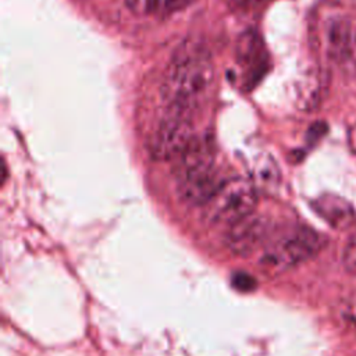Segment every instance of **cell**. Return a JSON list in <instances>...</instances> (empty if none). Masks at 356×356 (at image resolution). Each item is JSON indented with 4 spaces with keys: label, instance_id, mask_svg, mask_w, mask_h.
I'll return each instance as SVG.
<instances>
[{
    "label": "cell",
    "instance_id": "6da1fadb",
    "mask_svg": "<svg viewBox=\"0 0 356 356\" xmlns=\"http://www.w3.org/2000/svg\"><path fill=\"white\" fill-rule=\"evenodd\" d=\"M213 81L214 65L209 53L197 46H182L167 68L161 93L167 107L193 113Z\"/></svg>",
    "mask_w": 356,
    "mask_h": 356
},
{
    "label": "cell",
    "instance_id": "7a4b0ae2",
    "mask_svg": "<svg viewBox=\"0 0 356 356\" xmlns=\"http://www.w3.org/2000/svg\"><path fill=\"white\" fill-rule=\"evenodd\" d=\"M257 200L256 188L249 179L241 177L227 178L218 192L204 206V216L213 225L228 228L254 213Z\"/></svg>",
    "mask_w": 356,
    "mask_h": 356
},
{
    "label": "cell",
    "instance_id": "3957f363",
    "mask_svg": "<svg viewBox=\"0 0 356 356\" xmlns=\"http://www.w3.org/2000/svg\"><path fill=\"white\" fill-rule=\"evenodd\" d=\"M320 248L321 236L310 228L300 227L270 243L259 261L264 270L280 273L310 259Z\"/></svg>",
    "mask_w": 356,
    "mask_h": 356
},
{
    "label": "cell",
    "instance_id": "277c9868",
    "mask_svg": "<svg viewBox=\"0 0 356 356\" xmlns=\"http://www.w3.org/2000/svg\"><path fill=\"white\" fill-rule=\"evenodd\" d=\"M192 113L167 107V113L149 142L153 160L174 161L195 139Z\"/></svg>",
    "mask_w": 356,
    "mask_h": 356
},
{
    "label": "cell",
    "instance_id": "5b68a950",
    "mask_svg": "<svg viewBox=\"0 0 356 356\" xmlns=\"http://www.w3.org/2000/svg\"><path fill=\"white\" fill-rule=\"evenodd\" d=\"M267 234L268 221L264 217L252 213L227 228L224 245L234 254L248 256L263 245Z\"/></svg>",
    "mask_w": 356,
    "mask_h": 356
},
{
    "label": "cell",
    "instance_id": "8992f818",
    "mask_svg": "<svg viewBox=\"0 0 356 356\" xmlns=\"http://www.w3.org/2000/svg\"><path fill=\"white\" fill-rule=\"evenodd\" d=\"M227 178L213 168L178 182V195L189 206H206Z\"/></svg>",
    "mask_w": 356,
    "mask_h": 356
},
{
    "label": "cell",
    "instance_id": "52a82bcc",
    "mask_svg": "<svg viewBox=\"0 0 356 356\" xmlns=\"http://www.w3.org/2000/svg\"><path fill=\"white\" fill-rule=\"evenodd\" d=\"M213 161L214 153L211 143L204 139L195 138L185 152L174 160L172 172L177 178V184L213 168Z\"/></svg>",
    "mask_w": 356,
    "mask_h": 356
},
{
    "label": "cell",
    "instance_id": "ba28073f",
    "mask_svg": "<svg viewBox=\"0 0 356 356\" xmlns=\"http://www.w3.org/2000/svg\"><path fill=\"white\" fill-rule=\"evenodd\" d=\"M236 57L242 65L249 68L252 83L267 71V53L257 33L245 32L236 43Z\"/></svg>",
    "mask_w": 356,
    "mask_h": 356
},
{
    "label": "cell",
    "instance_id": "9c48e42d",
    "mask_svg": "<svg viewBox=\"0 0 356 356\" xmlns=\"http://www.w3.org/2000/svg\"><path fill=\"white\" fill-rule=\"evenodd\" d=\"M327 40L328 50L332 54V57H348V54L352 53L353 43V32L350 22L343 18H337L331 21L327 31Z\"/></svg>",
    "mask_w": 356,
    "mask_h": 356
},
{
    "label": "cell",
    "instance_id": "30bf717a",
    "mask_svg": "<svg viewBox=\"0 0 356 356\" xmlns=\"http://www.w3.org/2000/svg\"><path fill=\"white\" fill-rule=\"evenodd\" d=\"M316 210L334 227L348 225L355 216L352 206L346 200L337 196H324L318 199L316 203Z\"/></svg>",
    "mask_w": 356,
    "mask_h": 356
},
{
    "label": "cell",
    "instance_id": "8fae6325",
    "mask_svg": "<svg viewBox=\"0 0 356 356\" xmlns=\"http://www.w3.org/2000/svg\"><path fill=\"white\" fill-rule=\"evenodd\" d=\"M128 8L136 14L168 13L186 6L191 0H125Z\"/></svg>",
    "mask_w": 356,
    "mask_h": 356
},
{
    "label": "cell",
    "instance_id": "7c38bea8",
    "mask_svg": "<svg viewBox=\"0 0 356 356\" xmlns=\"http://www.w3.org/2000/svg\"><path fill=\"white\" fill-rule=\"evenodd\" d=\"M254 178L261 179V185H277L280 182V168L270 154H261L253 167Z\"/></svg>",
    "mask_w": 356,
    "mask_h": 356
},
{
    "label": "cell",
    "instance_id": "4fadbf2b",
    "mask_svg": "<svg viewBox=\"0 0 356 356\" xmlns=\"http://www.w3.org/2000/svg\"><path fill=\"white\" fill-rule=\"evenodd\" d=\"M318 90H320V83L317 76L314 75L306 76V79L299 85V89H298L299 106L302 108H313L318 102Z\"/></svg>",
    "mask_w": 356,
    "mask_h": 356
},
{
    "label": "cell",
    "instance_id": "5bb4252c",
    "mask_svg": "<svg viewBox=\"0 0 356 356\" xmlns=\"http://www.w3.org/2000/svg\"><path fill=\"white\" fill-rule=\"evenodd\" d=\"M343 266L349 273L356 274V228L352 232L345 249H343Z\"/></svg>",
    "mask_w": 356,
    "mask_h": 356
},
{
    "label": "cell",
    "instance_id": "9a60e30c",
    "mask_svg": "<svg viewBox=\"0 0 356 356\" xmlns=\"http://www.w3.org/2000/svg\"><path fill=\"white\" fill-rule=\"evenodd\" d=\"M327 132V125L321 121L313 124L310 128H309V132H307V139L310 142H316L318 138H321L324 134Z\"/></svg>",
    "mask_w": 356,
    "mask_h": 356
},
{
    "label": "cell",
    "instance_id": "2e32d148",
    "mask_svg": "<svg viewBox=\"0 0 356 356\" xmlns=\"http://www.w3.org/2000/svg\"><path fill=\"white\" fill-rule=\"evenodd\" d=\"M345 317L356 331V296H353L345 306Z\"/></svg>",
    "mask_w": 356,
    "mask_h": 356
},
{
    "label": "cell",
    "instance_id": "e0dca14e",
    "mask_svg": "<svg viewBox=\"0 0 356 356\" xmlns=\"http://www.w3.org/2000/svg\"><path fill=\"white\" fill-rule=\"evenodd\" d=\"M239 275H241L242 281H241V282H239V281H234V285L238 286V288H241L242 291H249V289H252V288H253V280H252L248 274H239Z\"/></svg>",
    "mask_w": 356,
    "mask_h": 356
},
{
    "label": "cell",
    "instance_id": "ac0fdd59",
    "mask_svg": "<svg viewBox=\"0 0 356 356\" xmlns=\"http://www.w3.org/2000/svg\"><path fill=\"white\" fill-rule=\"evenodd\" d=\"M348 145H349V149L356 153V124L352 125L348 131Z\"/></svg>",
    "mask_w": 356,
    "mask_h": 356
},
{
    "label": "cell",
    "instance_id": "d6986e66",
    "mask_svg": "<svg viewBox=\"0 0 356 356\" xmlns=\"http://www.w3.org/2000/svg\"><path fill=\"white\" fill-rule=\"evenodd\" d=\"M353 47L356 49V31L353 32V43H352V50H353Z\"/></svg>",
    "mask_w": 356,
    "mask_h": 356
}]
</instances>
